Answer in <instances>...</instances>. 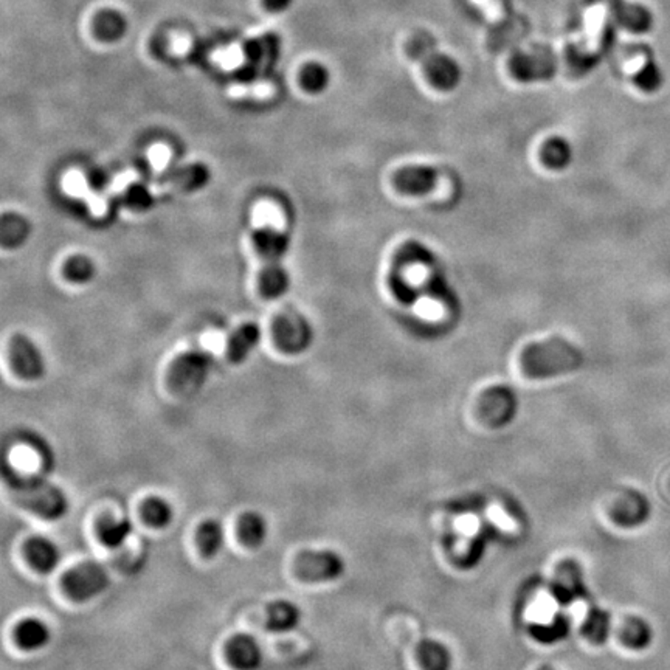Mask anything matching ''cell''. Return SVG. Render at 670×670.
Here are the masks:
<instances>
[{
	"instance_id": "cell-1",
	"label": "cell",
	"mask_w": 670,
	"mask_h": 670,
	"mask_svg": "<svg viewBox=\"0 0 670 670\" xmlns=\"http://www.w3.org/2000/svg\"><path fill=\"white\" fill-rule=\"evenodd\" d=\"M584 360V353L578 345L554 337L526 346L520 355V365L526 377L542 381L580 370Z\"/></svg>"
},
{
	"instance_id": "cell-2",
	"label": "cell",
	"mask_w": 670,
	"mask_h": 670,
	"mask_svg": "<svg viewBox=\"0 0 670 670\" xmlns=\"http://www.w3.org/2000/svg\"><path fill=\"white\" fill-rule=\"evenodd\" d=\"M13 499L21 508L44 520H60L69 512V499L64 490L44 480H28L13 486Z\"/></svg>"
},
{
	"instance_id": "cell-3",
	"label": "cell",
	"mask_w": 670,
	"mask_h": 670,
	"mask_svg": "<svg viewBox=\"0 0 670 670\" xmlns=\"http://www.w3.org/2000/svg\"><path fill=\"white\" fill-rule=\"evenodd\" d=\"M109 585L111 578L108 571L95 562L80 563L63 578V588L70 599L76 602L91 601L108 590Z\"/></svg>"
},
{
	"instance_id": "cell-4",
	"label": "cell",
	"mask_w": 670,
	"mask_h": 670,
	"mask_svg": "<svg viewBox=\"0 0 670 670\" xmlns=\"http://www.w3.org/2000/svg\"><path fill=\"white\" fill-rule=\"evenodd\" d=\"M294 571L298 579L309 584L333 582L345 573V560L337 552L303 551L296 556Z\"/></svg>"
},
{
	"instance_id": "cell-5",
	"label": "cell",
	"mask_w": 670,
	"mask_h": 670,
	"mask_svg": "<svg viewBox=\"0 0 670 670\" xmlns=\"http://www.w3.org/2000/svg\"><path fill=\"white\" fill-rule=\"evenodd\" d=\"M209 364L211 360L205 353H188L179 357L172 366L170 379L172 392L180 396H191L199 392L209 374Z\"/></svg>"
},
{
	"instance_id": "cell-6",
	"label": "cell",
	"mask_w": 670,
	"mask_h": 670,
	"mask_svg": "<svg viewBox=\"0 0 670 670\" xmlns=\"http://www.w3.org/2000/svg\"><path fill=\"white\" fill-rule=\"evenodd\" d=\"M517 407L519 403L512 390L506 386H493L484 393L480 412L490 427L500 429L510 424V421L517 414Z\"/></svg>"
},
{
	"instance_id": "cell-7",
	"label": "cell",
	"mask_w": 670,
	"mask_h": 670,
	"mask_svg": "<svg viewBox=\"0 0 670 670\" xmlns=\"http://www.w3.org/2000/svg\"><path fill=\"white\" fill-rule=\"evenodd\" d=\"M440 180V171L433 167L414 165L401 168L393 174V187L403 196H424L433 191Z\"/></svg>"
},
{
	"instance_id": "cell-8",
	"label": "cell",
	"mask_w": 670,
	"mask_h": 670,
	"mask_svg": "<svg viewBox=\"0 0 670 670\" xmlns=\"http://www.w3.org/2000/svg\"><path fill=\"white\" fill-rule=\"evenodd\" d=\"M424 70L430 84L441 92L455 91L462 80L461 65L458 61L440 52L425 56Z\"/></svg>"
},
{
	"instance_id": "cell-9",
	"label": "cell",
	"mask_w": 670,
	"mask_h": 670,
	"mask_svg": "<svg viewBox=\"0 0 670 670\" xmlns=\"http://www.w3.org/2000/svg\"><path fill=\"white\" fill-rule=\"evenodd\" d=\"M552 595L563 606L582 599L587 596L584 574L574 562H565L558 569L556 578L552 580Z\"/></svg>"
},
{
	"instance_id": "cell-10",
	"label": "cell",
	"mask_w": 670,
	"mask_h": 670,
	"mask_svg": "<svg viewBox=\"0 0 670 670\" xmlns=\"http://www.w3.org/2000/svg\"><path fill=\"white\" fill-rule=\"evenodd\" d=\"M63 189H64L65 194H69L72 198L84 200L89 209H91L92 215L95 218H102V216L108 215V198L102 196V193L93 191L86 178L83 176V172L75 171V170L67 172L64 179H63Z\"/></svg>"
},
{
	"instance_id": "cell-11",
	"label": "cell",
	"mask_w": 670,
	"mask_h": 670,
	"mask_svg": "<svg viewBox=\"0 0 670 670\" xmlns=\"http://www.w3.org/2000/svg\"><path fill=\"white\" fill-rule=\"evenodd\" d=\"M227 658L237 670H257L263 665V650L257 639L238 635L227 644Z\"/></svg>"
},
{
	"instance_id": "cell-12",
	"label": "cell",
	"mask_w": 670,
	"mask_h": 670,
	"mask_svg": "<svg viewBox=\"0 0 670 670\" xmlns=\"http://www.w3.org/2000/svg\"><path fill=\"white\" fill-rule=\"evenodd\" d=\"M11 359H13V365L17 374L22 375L24 379L34 381L43 375V357L39 354L38 349L34 348V345L27 338L19 335L11 342Z\"/></svg>"
},
{
	"instance_id": "cell-13",
	"label": "cell",
	"mask_w": 670,
	"mask_h": 670,
	"mask_svg": "<svg viewBox=\"0 0 670 670\" xmlns=\"http://www.w3.org/2000/svg\"><path fill=\"white\" fill-rule=\"evenodd\" d=\"M309 326L296 314L279 316L275 323V337L279 346L290 353L305 348L309 342Z\"/></svg>"
},
{
	"instance_id": "cell-14",
	"label": "cell",
	"mask_w": 670,
	"mask_h": 670,
	"mask_svg": "<svg viewBox=\"0 0 670 670\" xmlns=\"http://www.w3.org/2000/svg\"><path fill=\"white\" fill-rule=\"evenodd\" d=\"M25 558L41 574L53 573L61 562V551L56 543L52 542L45 537H34L30 539L25 545Z\"/></svg>"
},
{
	"instance_id": "cell-15",
	"label": "cell",
	"mask_w": 670,
	"mask_h": 670,
	"mask_svg": "<svg viewBox=\"0 0 670 670\" xmlns=\"http://www.w3.org/2000/svg\"><path fill=\"white\" fill-rule=\"evenodd\" d=\"M50 636L49 626L36 617L24 619L17 624L15 630L17 646L27 652L44 649L49 644Z\"/></svg>"
},
{
	"instance_id": "cell-16",
	"label": "cell",
	"mask_w": 670,
	"mask_h": 670,
	"mask_svg": "<svg viewBox=\"0 0 670 670\" xmlns=\"http://www.w3.org/2000/svg\"><path fill=\"white\" fill-rule=\"evenodd\" d=\"M301 622L300 607L294 602L279 599L267 607V628L270 632H292Z\"/></svg>"
},
{
	"instance_id": "cell-17",
	"label": "cell",
	"mask_w": 670,
	"mask_h": 670,
	"mask_svg": "<svg viewBox=\"0 0 670 670\" xmlns=\"http://www.w3.org/2000/svg\"><path fill=\"white\" fill-rule=\"evenodd\" d=\"M255 242H257V252L263 257L266 263L278 264L279 259L287 250L289 238H287L286 231L261 228V230H257Z\"/></svg>"
},
{
	"instance_id": "cell-18",
	"label": "cell",
	"mask_w": 670,
	"mask_h": 670,
	"mask_svg": "<svg viewBox=\"0 0 670 670\" xmlns=\"http://www.w3.org/2000/svg\"><path fill=\"white\" fill-rule=\"evenodd\" d=\"M132 531H134V525L129 519L102 517L97 525L98 540L109 549H115L128 542Z\"/></svg>"
},
{
	"instance_id": "cell-19",
	"label": "cell",
	"mask_w": 670,
	"mask_h": 670,
	"mask_svg": "<svg viewBox=\"0 0 670 670\" xmlns=\"http://www.w3.org/2000/svg\"><path fill=\"white\" fill-rule=\"evenodd\" d=\"M650 514L649 501L641 493H628L615 510L617 523L622 526H638L647 520Z\"/></svg>"
},
{
	"instance_id": "cell-20",
	"label": "cell",
	"mask_w": 670,
	"mask_h": 670,
	"mask_svg": "<svg viewBox=\"0 0 670 670\" xmlns=\"http://www.w3.org/2000/svg\"><path fill=\"white\" fill-rule=\"evenodd\" d=\"M238 536L247 548L263 547L268 536L267 521L257 512H247L238 521Z\"/></svg>"
},
{
	"instance_id": "cell-21",
	"label": "cell",
	"mask_w": 670,
	"mask_h": 670,
	"mask_svg": "<svg viewBox=\"0 0 670 670\" xmlns=\"http://www.w3.org/2000/svg\"><path fill=\"white\" fill-rule=\"evenodd\" d=\"M196 542L205 558H215L226 543V529L218 520H205L198 528Z\"/></svg>"
},
{
	"instance_id": "cell-22",
	"label": "cell",
	"mask_w": 670,
	"mask_h": 670,
	"mask_svg": "<svg viewBox=\"0 0 670 670\" xmlns=\"http://www.w3.org/2000/svg\"><path fill=\"white\" fill-rule=\"evenodd\" d=\"M418 658L424 670H451L452 667L451 650L432 639L419 644Z\"/></svg>"
},
{
	"instance_id": "cell-23",
	"label": "cell",
	"mask_w": 670,
	"mask_h": 670,
	"mask_svg": "<svg viewBox=\"0 0 670 670\" xmlns=\"http://www.w3.org/2000/svg\"><path fill=\"white\" fill-rule=\"evenodd\" d=\"M654 639V632L649 622L641 617H630L621 630V641L626 647L633 650H643L649 647Z\"/></svg>"
},
{
	"instance_id": "cell-24",
	"label": "cell",
	"mask_w": 670,
	"mask_h": 670,
	"mask_svg": "<svg viewBox=\"0 0 670 670\" xmlns=\"http://www.w3.org/2000/svg\"><path fill=\"white\" fill-rule=\"evenodd\" d=\"M573 160V148L562 137H552L542 148V161L545 167L560 171L569 167Z\"/></svg>"
},
{
	"instance_id": "cell-25",
	"label": "cell",
	"mask_w": 670,
	"mask_h": 670,
	"mask_svg": "<svg viewBox=\"0 0 670 670\" xmlns=\"http://www.w3.org/2000/svg\"><path fill=\"white\" fill-rule=\"evenodd\" d=\"M252 224L255 230L261 228H274V230L286 231V216L283 209L278 205L270 202V200H263L257 202L253 209Z\"/></svg>"
},
{
	"instance_id": "cell-26",
	"label": "cell",
	"mask_w": 670,
	"mask_h": 670,
	"mask_svg": "<svg viewBox=\"0 0 670 670\" xmlns=\"http://www.w3.org/2000/svg\"><path fill=\"white\" fill-rule=\"evenodd\" d=\"M141 515L146 525L152 526L156 529H163L171 525L174 519V510L167 500L160 497H151L146 500L143 508H141Z\"/></svg>"
},
{
	"instance_id": "cell-27",
	"label": "cell",
	"mask_w": 670,
	"mask_h": 670,
	"mask_svg": "<svg viewBox=\"0 0 670 670\" xmlns=\"http://www.w3.org/2000/svg\"><path fill=\"white\" fill-rule=\"evenodd\" d=\"M611 617L610 613L602 608H591L588 617L582 626V633L591 643L604 644L610 636Z\"/></svg>"
},
{
	"instance_id": "cell-28",
	"label": "cell",
	"mask_w": 670,
	"mask_h": 670,
	"mask_svg": "<svg viewBox=\"0 0 670 670\" xmlns=\"http://www.w3.org/2000/svg\"><path fill=\"white\" fill-rule=\"evenodd\" d=\"M257 340H259V329L255 325L239 327L237 333L233 334L230 344H228L230 359L233 362H242L246 359V355L255 348Z\"/></svg>"
},
{
	"instance_id": "cell-29",
	"label": "cell",
	"mask_w": 670,
	"mask_h": 670,
	"mask_svg": "<svg viewBox=\"0 0 670 670\" xmlns=\"http://www.w3.org/2000/svg\"><path fill=\"white\" fill-rule=\"evenodd\" d=\"M633 81L641 91L646 92V93H654V92L660 91L665 76H663L658 63H655L652 58H649L644 63L643 67L635 73Z\"/></svg>"
},
{
	"instance_id": "cell-30",
	"label": "cell",
	"mask_w": 670,
	"mask_h": 670,
	"mask_svg": "<svg viewBox=\"0 0 670 670\" xmlns=\"http://www.w3.org/2000/svg\"><path fill=\"white\" fill-rule=\"evenodd\" d=\"M622 24L632 33H649L654 27V16L646 6L630 5L622 11Z\"/></svg>"
},
{
	"instance_id": "cell-31",
	"label": "cell",
	"mask_w": 670,
	"mask_h": 670,
	"mask_svg": "<svg viewBox=\"0 0 670 670\" xmlns=\"http://www.w3.org/2000/svg\"><path fill=\"white\" fill-rule=\"evenodd\" d=\"M289 286V278L279 264H267L261 275V289L268 296H281Z\"/></svg>"
},
{
	"instance_id": "cell-32",
	"label": "cell",
	"mask_w": 670,
	"mask_h": 670,
	"mask_svg": "<svg viewBox=\"0 0 670 670\" xmlns=\"http://www.w3.org/2000/svg\"><path fill=\"white\" fill-rule=\"evenodd\" d=\"M205 180H207V170L202 165H193V167L183 168L180 171L174 172L168 182V187L189 189V188L202 185Z\"/></svg>"
},
{
	"instance_id": "cell-33",
	"label": "cell",
	"mask_w": 670,
	"mask_h": 670,
	"mask_svg": "<svg viewBox=\"0 0 670 670\" xmlns=\"http://www.w3.org/2000/svg\"><path fill=\"white\" fill-rule=\"evenodd\" d=\"M567 633H568V621L563 617H554L545 626L534 628V635L543 643H554L558 639H562Z\"/></svg>"
},
{
	"instance_id": "cell-34",
	"label": "cell",
	"mask_w": 670,
	"mask_h": 670,
	"mask_svg": "<svg viewBox=\"0 0 670 670\" xmlns=\"http://www.w3.org/2000/svg\"><path fill=\"white\" fill-rule=\"evenodd\" d=\"M303 86L312 93H318L326 89L329 83V72L320 64H312L303 72Z\"/></svg>"
},
{
	"instance_id": "cell-35",
	"label": "cell",
	"mask_w": 670,
	"mask_h": 670,
	"mask_svg": "<svg viewBox=\"0 0 670 670\" xmlns=\"http://www.w3.org/2000/svg\"><path fill=\"white\" fill-rule=\"evenodd\" d=\"M27 235V226L24 220L15 216H5L4 218V226H2V237H4V244H17L21 242Z\"/></svg>"
},
{
	"instance_id": "cell-36",
	"label": "cell",
	"mask_w": 670,
	"mask_h": 670,
	"mask_svg": "<svg viewBox=\"0 0 670 670\" xmlns=\"http://www.w3.org/2000/svg\"><path fill=\"white\" fill-rule=\"evenodd\" d=\"M172 154L167 146L156 145L148 152V160L152 170L157 172L167 171L171 165Z\"/></svg>"
},
{
	"instance_id": "cell-37",
	"label": "cell",
	"mask_w": 670,
	"mask_h": 670,
	"mask_svg": "<svg viewBox=\"0 0 670 670\" xmlns=\"http://www.w3.org/2000/svg\"><path fill=\"white\" fill-rule=\"evenodd\" d=\"M92 274H93V267L86 257H73L67 264V275L69 278L75 279V281H86L91 278Z\"/></svg>"
},
{
	"instance_id": "cell-38",
	"label": "cell",
	"mask_w": 670,
	"mask_h": 670,
	"mask_svg": "<svg viewBox=\"0 0 670 670\" xmlns=\"http://www.w3.org/2000/svg\"><path fill=\"white\" fill-rule=\"evenodd\" d=\"M200 345H202L204 351L211 353V354H220V353H224V349L228 348L224 334L219 333V331L205 333L200 338Z\"/></svg>"
},
{
	"instance_id": "cell-39",
	"label": "cell",
	"mask_w": 670,
	"mask_h": 670,
	"mask_svg": "<svg viewBox=\"0 0 670 670\" xmlns=\"http://www.w3.org/2000/svg\"><path fill=\"white\" fill-rule=\"evenodd\" d=\"M137 180H139V176H137L135 172L128 171L123 172V174H120V176H117V178L113 179V182L111 183V187H112V193H124V191L132 187V185H134Z\"/></svg>"
},
{
	"instance_id": "cell-40",
	"label": "cell",
	"mask_w": 670,
	"mask_h": 670,
	"mask_svg": "<svg viewBox=\"0 0 670 670\" xmlns=\"http://www.w3.org/2000/svg\"><path fill=\"white\" fill-rule=\"evenodd\" d=\"M292 0H264V5L270 11H283L290 5Z\"/></svg>"
},
{
	"instance_id": "cell-41",
	"label": "cell",
	"mask_w": 670,
	"mask_h": 670,
	"mask_svg": "<svg viewBox=\"0 0 670 670\" xmlns=\"http://www.w3.org/2000/svg\"><path fill=\"white\" fill-rule=\"evenodd\" d=\"M540 670H554V669H551V667H543V669H540Z\"/></svg>"
}]
</instances>
